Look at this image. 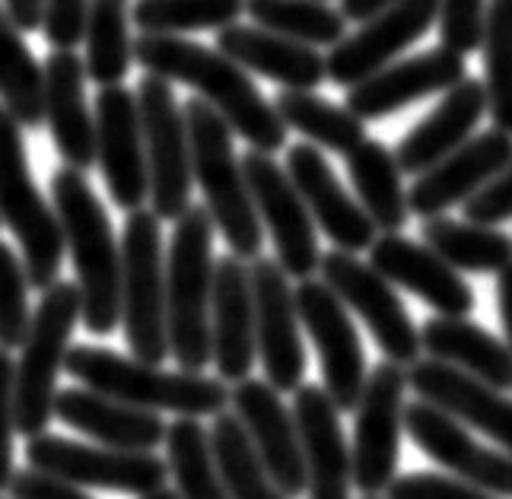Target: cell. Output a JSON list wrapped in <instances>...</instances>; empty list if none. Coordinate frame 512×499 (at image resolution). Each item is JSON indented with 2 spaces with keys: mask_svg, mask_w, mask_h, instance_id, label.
I'll list each match as a JSON object with an SVG mask.
<instances>
[{
  "mask_svg": "<svg viewBox=\"0 0 512 499\" xmlns=\"http://www.w3.org/2000/svg\"><path fill=\"white\" fill-rule=\"evenodd\" d=\"M131 51L134 61L150 74L194 89L198 99L229 124V131L249 144V150L277 153L287 147V124L261 96L245 67L226 58L220 48H207L182 35L144 32L137 42H131Z\"/></svg>",
  "mask_w": 512,
  "mask_h": 499,
  "instance_id": "obj_1",
  "label": "cell"
},
{
  "mask_svg": "<svg viewBox=\"0 0 512 499\" xmlns=\"http://www.w3.org/2000/svg\"><path fill=\"white\" fill-rule=\"evenodd\" d=\"M51 201L64 248L74 258L80 290V322L90 334H112L121 325V245L105 207L80 169L51 175Z\"/></svg>",
  "mask_w": 512,
  "mask_h": 499,
  "instance_id": "obj_2",
  "label": "cell"
},
{
  "mask_svg": "<svg viewBox=\"0 0 512 499\" xmlns=\"http://www.w3.org/2000/svg\"><path fill=\"white\" fill-rule=\"evenodd\" d=\"M64 369L86 388L156 414L214 417L226 411L229 404V391L223 379H210L204 372L188 369L169 372L156 363H144L137 356H121L115 350L93 344L70 347Z\"/></svg>",
  "mask_w": 512,
  "mask_h": 499,
  "instance_id": "obj_3",
  "label": "cell"
},
{
  "mask_svg": "<svg viewBox=\"0 0 512 499\" xmlns=\"http://www.w3.org/2000/svg\"><path fill=\"white\" fill-rule=\"evenodd\" d=\"M182 115L191 147V178H198L201 185L210 223L226 239L233 255H239L242 261L258 258L264 245V226L258 220L249 182H245L242 163L233 147V131L198 96L185 102Z\"/></svg>",
  "mask_w": 512,
  "mask_h": 499,
  "instance_id": "obj_4",
  "label": "cell"
},
{
  "mask_svg": "<svg viewBox=\"0 0 512 499\" xmlns=\"http://www.w3.org/2000/svg\"><path fill=\"white\" fill-rule=\"evenodd\" d=\"M210 287H214V223L204 207H188L166 252V331L179 369L210 363Z\"/></svg>",
  "mask_w": 512,
  "mask_h": 499,
  "instance_id": "obj_5",
  "label": "cell"
},
{
  "mask_svg": "<svg viewBox=\"0 0 512 499\" xmlns=\"http://www.w3.org/2000/svg\"><path fill=\"white\" fill-rule=\"evenodd\" d=\"M80 322V290L70 280H55L42 290L39 309L29 315V328L13 363V417L16 433L32 439L55 420L51 407L58 395V376L64 369L70 337Z\"/></svg>",
  "mask_w": 512,
  "mask_h": 499,
  "instance_id": "obj_6",
  "label": "cell"
},
{
  "mask_svg": "<svg viewBox=\"0 0 512 499\" xmlns=\"http://www.w3.org/2000/svg\"><path fill=\"white\" fill-rule=\"evenodd\" d=\"M0 223L10 226L23 248L29 287L48 290L58 280L64 261L61 223L32 178L23 128L4 105H0Z\"/></svg>",
  "mask_w": 512,
  "mask_h": 499,
  "instance_id": "obj_7",
  "label": "cell"
},
{
  "mask_svg": "<svg viewBox=\"0 0 512 499\" xmlns=\"http://www.w3.org/2000/svg\"><path fill=\"white\" fill-rule=\"evenodd\" d=\"M121 322L131 356L160 366L169 356L166 331V248L153 210L137 207L121 236Z\"/></svg>",
  "mask_w": 512,
  "mask_h": 499,
  "instance_id": "obj_8",
  "label": "cell"
},
{
  "mask_svg": "<svg viewBox=\"0 0 512 499\" xmlns=\"http://www.w3.org/2000/svg\"><path fill=\"white\" fill-rule=\"evenodd\" d=\"M29 468L61 477L83 490H109L125 496H144L166 487L169 468L166 458L156 452L112 449V445L70 442L64 436H51L48 430L26 442Z\"/></svg>",
  "mask_w": 512,
  "mask_h": 499,
  "instance_id": "obj_9",
  "label": "cell"
},
{
  "mask_svg": "<svg viewBox=\"0 0 512 499\" xmlns=\"http://www.w3.org/2000/svg\"><path fill=\"white\" fill-rule=\"evenodd\" d=\"M137 112L144 131V156L150 178V210L175 223L191 207V147L185 115L175 105L169 80L147 74L137 86Z\"/></svg>",
  "mask_w": 512,
  "mask_h": 499,
  "instance_id": "obj_10",
  "label": "cell"
},
{
  "mask_svg": "<svg viewBox=\"0 0 512 499\" xmlns=\"http://www.w3.org/2000/svg\"><path fill=\"white\" fill-rule=\"evenodd\" d=\"M404 391L408 372L385 360L366 372L360 401L353 407V445H350V480L363 496H379L395 480L398 445L404 430Z\"/></svg>",
  "mask_w": 512,
  "mask_h": 499,
  "instance_id": "obj_11",
  "label": "cell"
},
{
  "mask_svg": "<svg viewBox=\"0 0 512 499\" xmlns=\"http://www.w3.org/2000/svg\"><path fill=\"white\" fill-rule=\"evenodd\" d=\"M299 325L306 328L309 341L315 344L322 366V379L331 404L341 414H353L366 382V353L357 334V325L344 302L334 296L325 280L306 277L293 290Z\"/></svg>",
  "mask_w": 512,
  "mask_h": 499,
  "instance_id": "obj_12",
  "label": "cell"
},
{
  "mask_svg": "<svg viewBox=\"0 0 512 499\" xmlns=\"http://www.w3.org/2000/svg\"><path fill=\"white\" fill-rule=\"evenodd\" d=\"M319 271L334 296L347 306V312H357L363 318L385 360L398 366H411L420 360V331L411 322V312L404 309L395 287L373 264H363L357 255L334 248L319 258Z\"/></svg>",
  "mask_w": 512,
  "mask_h": 499,
  "instance_id": "obj_13",
  "label": "cell"
},
{
  "mask_svg": "<svg viewBox=\"0 0 512 499\" xmlns=\"http://www.w3.org/2000/svg\"><path fill=\"white\" fill-rule=\"evenodd\" d=\"M245 182H249L252 201L258 210L261 226L271 233V242L277 248V264L284 267L287 277L306 280L319 271V236L309 210L299 198L296 185L290 182L287 169L277 166L271 153L249 150L242 159Z\"/></svg>",
  "mask_w": 512,
  "mask_h": 499,
  "instance_id": "obj_14",
  "label": "cell"
},
{
  "mask_svg": "<svg viewBox=\"0 0 512 499\" xmlns=\"http://www.w3.org/2000/svg\"><path fill=\"white\" fill-rule=\"evenodd\" d=\"M252 302H255V350L264 366V382L284 391H296L306 376V347L299 334L296 299L287 271L274 258H255Z\"/></svg>",
  "mask_w": 512,
  "mask_h": 499,
  "instance_id": "obj_15",
  "label": "cell"
},
{
  "mask_svg": "<svg viewBox=\"0 0 512 499\" xmlns=\"http://www.w3.org/2000/svg\"><path fill=\"white\" fill-rule=\"evenodd\" d=\"M401 423L417 442V449L433 458L436 465L449 468L452 477H462L500 499H512V458L506 452L474 442L462 420H455L443 407L420 398L404 404Z\"/></svg>",
  "mask_w": 512,
  "mask_h": 499,
  "instance_id": "obj_16",
  "label": "cell"
},
{
  "mask_svg": "<svg viewBox=\"0 0 512 499\" xmlns=\"http://www.w3.org/2000/svg\"><path fill=\"white\" fill-rule=\"evenodd\" d=\"M96 163L109 188V198L121 210L144 207L150 194L144 131H140L137 96L125 86H99L96 96Z\"/></svg>",
  "mask_w": 512,
  "mask_h": 499,
  "instance_id": "obj_17",
  "label": "cell"
},
{
  "mask_svg": "<svg viewBox=\"0 0 512 499\" xmlns=\"http://www.w3.org/2000/svg\"><path fill=\"white\" fill-rule=\"evenodd\" d=\"M436 7L439 0H398L373 20L360 23L350 39L344 35L338 45H331L325 77L338 86H353L373 77L436 26Z\"/></svg>",
  "mask_w": 512,
  "mask_h": 499,
  "instance_id": "obj_18",
  "label": "cell"
},
{
  "mask_svg": "<svg viewBox=\"0 0 512 499\" xmlns=\"http://www.w3.org/2000/svg\"><path fill=\"white\" fill-rule=\"evenodd\" d=\"M233 414L249 433L261 465L268 468L277 490L287 499H299L306 493V461L299 445L293 411L280 401V391L264 379H242L229 391Z\"/></svg>",
  "mask_w": 512,
  "mask_h": 499,
  "instance_id": "obj_19",
  "label": "cell"
},
{
  "mask_svg": "<svg viewBox=\"0 0 512 499\" xmlns=\"http://www.w3.org/2000/svg\"><path fill=\"white\" fill-rule=\"evenodd\" d=\"M287 175L303 198L312 223L328 236V242L341 252H366L376 242L379 226L360 207L357 198H350L341 178L334 175L328 156L312 144H296L287 150Z\"/></svg>",
  "mask_w": 512,
  "mask_h": 499,
  "instance_id": "obj_20",
  "label": "cell"
},
{
  "mask_svg": "<svg viewBox=\"0 0 512 499\" xmlns=\"http://www.w3.org/2000/svg\"><path fill=\"white\" fill-rule=\"evenodd\" d=\"M258 360L255 350V302L252 274L239 255L214 261V287H210V363L223 382H242L252 376Z\"/></svg>",
  "mask_w": 512,
  "mask_h": 499,
  "instance_id": "obj_21",
  "label": "cell"
},
{
  "mask_svg": "<svg viewBox=\"0 0 512 499\" xmlns=\"http://www.w3.org/2000/svg\"><path fill=\"white\" fill-rule=\"evenodd\" d=\"M512 159V134L490 128L478 137H468L462 147H455L436 166L417 175L408 191V210L417 217H439L449 207L465 204L471 194H478L493 175L503 172Z\"/></svg>",
  "mask_w": 512,
  "mask_h": 499,
  "instance_id": "obj_22",
  "label": "cell"
},
{
  "mask_svg": "<svg viewBox=\"0 0 512 499\" xmlns=\"http://www.w3.org/2000/svg\"><path fill=\"white\" fill-rule=\"evenodd\" d=\"M465 70V55L439 45L433 51H423V55L385 64L373 77L347 86V109L360 121H379L395 115L404 105L446 93L449 86L468 77Z\"/></svg>",
  "mask_w": 512,
  "mask_h": 499,
  "instance_id": "obj_23",
  "label": "cell"
},
{
  "mask_svg": "<svg viewBox=\"0 0 512 499\" xmlns=\"http://www.w3.org/2000/svg\"><path fill=\"white\" fill-rule=\"evenodd\" d=\"M293 420L306 461V496L350 499V442L328 391L322 385H299L293 391Z\"/></svg>",
  "mask_w": 512,
  "mask_h": 499,
  "instance_id": "obj_24",
  "label": "cell"
},
{
  "mask_svg": "<svg viewBox=\"0 0 512 499\" xmlns=\"http://www.w3.org/2000/svg\"><path fill=\"white\" fill-rule=\"evenodd\" d=\"M408 388L417 391V398L443 407L455 420L500 442V449L512 458V401L506 391L490 388L439 360H414L408 369Z\"/></svg>",
  "mask_w": 512,
  "mask_h": 499,
  "instance_id": "obj_25",
  "label": "cell"
},
{
  "mask_svg": "<svg viewBox=\"0 0 512 499\" xmlns=\"http://www.w3.org/2000/svg\"><path fill=\"white\" fill-rule=\"evenodd\" d=\"M369 264L392 287H401L427 302L436 315H468L474 309L471 287L430 245L404 239L401 233H382L369 245Z\"/></svg>",
  "mask_w": 512,
  "mask_h": 499,
  "instance_id": "obj_26",
  "label": "cell"
},
{
  "mask_svg": "<svg viewBox=\"0 0 512 499\" xmlns=\"http://www.w3.org/2000/svg\"><path fill=\"white\" fill-rule=\"evenodd\" d=\"M45 121L61 159L86 172L96 163V118L86 105V67L74 48H55L42 67Z\"/></svg>",
  "mask_w": 512,
  "mask_h": 499,
  "instance_id": "obj_27",
  "label": "cell"
},
{
  "mask_svg": "<svg viewBox=\"0 0 512 499\" xmlns=\"http://www.w3.org/2000/svg\"><path fill=\"white\" fill-rule=\"evenodd\" d=\"M51 414L70 430L83 433L99 445H112V449L153 452L166 439V420L156 411L131 407L86 385L58 391Z\"/></svg>",
  "mask_w": 512,
  "mask_h": 499,
  "instance_id": "obj_28",
  "label": "cell"
},
{
  "mask_svg": "<svg viewBox=\"0 0 512 499\" xmlns=\"http://www.w3.org/2000/svg\"><path fill=\"white\" fill-rule=\"evenodd\" d=\"M484 115H487V89L481 80L462 77L455 86H449L443 102L420 124H414L395 147L401 175H420L430 166H436L439 159L465 144Z\"/></svg>",
  "mask_w": 512,
  "mask_h": 499,
  "instance_id": "obj_29",
  "label": "cell"
},
{
  "mask_svg": "<svg viewBox=\"0 0 512 499\" xmlns=\"http://www.w3.org/2000/svg\"><path fill=\"white\" fill-rule=\"evenodd\" d=\"M214 45L239 67L268 77L284 89H315L325 80V58L319 55V48L284 39L261 26L229 23L217 29Z\"/></svg>",
  "mask_w": 512,
  "mask_h": 499,
  "instance_id": "obj_30",
  "label": "cell"
},
{
  "mask_svg": "<svg viewBox=\"0 0 512 499\" xmlns=\"http://www.w3.org/2000/svg\"><path fill=\"white\" fill-rule=\"evenodd\" d=\"M420 331V350L449 363L490 388L512 391V350L465 315H436Z\"/></svg>",
  "mask_w": 512,
  "mask_h": 499,
  "instance_id": "obj_31",
  "label": "cell"
},
{
  "mask_svg": "<svg viewBox=\"0 0 512 499\" xmlns=\"http://www.w3.org/2000/svg\"><path fill=\"white\" fill-rule=\"evenodd\" d=\"M347 175L360 207L373 217L379 233H401L408 223V191L401 182V169L395 150L382 140L363 137L357 147L347 153Z\"/></svg>",
  "mask_w": 512,
  "mask_h": 499,
  "instance_id": "obj_32",
  "label": "cell"
},
{
  "mask_svg": "<svg viewBox=\"0 0 512 499\" xmlns=\"http://www.w3.org/2000/svg\"><path fill=\"white\" fill-rule=\"evenodd\" d=\"M420 236L423 245H430L458 274H497L512 261V239L497 226L452 220L439 213V217L423 220Z\"/></svg>",
  "mask_w": 512,
  "mask_h": 499,
  "instance_id": "obj_33",
  "label": "cell"
},
{
  "mask_svg": "<svg viewBox=\"0 0 512 499\" xmlns=\"http://www.w3.org/2000/svg\"><path fill=\"white\" fill-rule=\"evenodd\" d=\"M207 436L229 499H287L277 490L268 468L261 465L255 445L236 414H214V426L207 430Z\"/></svg>",
  "mask_w": 512,
  "mask_h": 499,
  "instance_id": "obj_34",
  "label": "cell"
},
{
  "mask_svg": "<svg viewBox=\"0 0 512 499\" xmlns=\"http://www.w3.org/2000/svg\"><path fill=\"white\" fill-rule=\"evenodd\" d=\"M166 468L179 499H229L210 449V436L198 417L166 423Z\"/></svg>",
  "mask_w": 512,
  "mask_h": 499,
  "instance_id": "obj_35",
  "label": "cell"
},
{
  "mask_svg": "<svg viewBox=\"0 0 512 499\" xmlns=\"http://www.w3.org/2000/svg\"><path fill=\"white\" fill-rule=\"evenodd\" d=\"M274 112L287 128H296L309 144L328 153L347 156L366 137V121L350 109L319 99L312 89H284L274 102Z\"/></svg>",
  "mask_w": 512,
  "mask_h": 499,
  "instance_id": "obj_36",
  "label": "cell"
},
{
  "mask_svg": "<svg viewBox=\"0 0 512 499\" xmlns=\"http://www.w3.org/2000/svg\"><path fill=\"white\" fill-rule=\"evenodd\" d=\"M0 99L20 128H42V64L29 51L23 32L0 7Z\"/></svg>",
  "mask_w": 512,
  "mask_h": 499,
  "instance_id": "obj_37",
  "label": "cell"
},
{
  "mask_svg": "<svg viewBox=\"0 0 512 499\" xmlns=\"http://www.w3.org/2000/svg\"><path fill=\"white\" fill-rule=\"evenodd\" d=\"M86 77L96 86L125 83L134 51L128 39V0H90L83 26Z\"/></svg>",
  "mask_w": 512,
  "mask_h": 499,
  "instance_id": "obj_38",
  "label": "cell"
},
{
  "mask_svg": "<svg viewBox=\"0 0 512 499\" xmlns=\"http://www.w3.org/2000/svg\"><path fill=\"white\" fill-rule=\"evenodd\" d=\"M249 20L284 39L312 48H331L344 39L347 20L328 0H245Z\"/></svg>",
  "mask_w": 512,
  "mask_h": 499,
  "instance_id": "obj_39",
  "label": "cell"
},
{
  "mask_svg": "<svg viewBox=\"0 0 512 499\" xmlns=\"http://www.w3.org/2000/svg\"><path fill=\"white\" fill-rule=\"evenodd\" d=\"M481 51L490 121L493 128L512 134V0H487Z\"/></svg>",
  "mask_w": 512,
  "mask_h": 499,
  "instance_id": "obj_40",
  "label": "cell"
},
{
  "mask_svg": "<svg viewBox=\"0 0 512 499\" xmlns=\"http://www.w3.org/2000/svg\"><path fill=\"white\" fill-rule=\"evenodd\" d=\"M245 13V0H137L131 20L140 32L179 35L223 29Z\"/></svg>",
  "mask_w": 512,
  "mask_h": 499,
  "instance_id": "obj_41",
  "label": "cell"
},
{
  "mask_svg": "<svg viewBox=\"0 0 512 499\" xmlns=\"http://www.w3.org/2000/svg\"><path fill=\"white\" fill-rule=\"evenodd\" d=\"M29 328V280L23 258L7 242H0V347L23 344Z\"/></svg>",
  "mask_w": 512,
  "mask_h": 499,
  "instance_id": "obj_42",
  "label": "cell"
},
{
  "mask_svg": "<svg viewBox=\"0 0 512 499\" xmlns=\"http://www.w3.org/2000/svg\"><path fill=\"white\" fill-rule=\"evenodd\" d=\"M484 20H487V0H439L436 7L439 45L458 51V55L481 51Z\"/></svg>",
  "mask_w": 512,
  "mask_h": 499,
  "instance_id": "obj_43",
  "label": "cell"
},
{
  "mask_svg": "<svg viewBox=\"0 0 512 499\" xmlns=\"http://www.w3.org/2000/svg\"><path fill=\"white\" fill-rule=\"evenodd\" d=\"M382 493L385 499H500L481 487L468 484L462 477H446L433 471L395 477Z\"/></svg>",
  "mask_w": 512,
  "mask_h": 499,
  "instance_id": "obj_44",
  "label": "cell"
},
{
  "mask_svg": "<svg viewBox=\"0 0 512 499\" xmlns=\"http://www.w3.org/2000/svg\"><path fill=\"white\" fill-rule=\"evenodd\" d=\"M462 210H465V220L484 223V226H500L512 220V159L478 194H471L462 204Z\"/></svg>",
  "mask_w": 512,
  "mask_h": 499,
  "instance_id": "obj_45",
  "label": "cell"
},
{
  "mask_svg": "<svg viewBox=\"0 0 512 499\" xmlns=\"http://www.w3.org/2000/svg\"><path fill=\"white\" fill-rule=\"evenodd\" d=\"M86 7H90V0H45L42 32H45L48 45L77 48L83 42Z\"/></svg>",
  "mask_w": 512,
  "mask_h": 499,
  "instance_id": "obj_46",
  "label": "cell"
},
{
  "mask_svg": "<svg viewBox=\"0 0 512 499\" xmlns=\"http://www.w3.org/2000/svg\"><path fill=\"white\" fill-rule=\"evenodd\" d=\"M13 436H16L13 360H10V350L0 347V493L7 490L10 477H13Z\"/></svg>",
  "mask_w": 512,
  "mask_h": 499,
  "instance_id": "obj_47",
  "label": "cell"
},
{
  "mask_svg": "<svg viewBox=\"0 0 512 499\" xmlns=\"http://www.w3.org/2000/svg\"><path fill=\"white\" fill-rule=\"evenodd\" d=\"M7 490L13 499H93L90 493H83V487H74L61 477L42 474L35 468L13 471Z\"/></svg>",
  "mask_w": 512,
  "mask_h": 499,
  "instance_id": "obj_48",
  "label": "cell"
},
{
  "mask_svg": "<svg viewBox=\"0 0 512 499\" xmlns=\"http://www.w3.org/2000/svg\"><path fill=\"white\" fill-rule=\"evenodd\" d=\"M4 10L20 32H35L42 29V10L45 0H4Z\"/></svg>",
  "mask_w": 512,
  "mask_h": 499,
  "instance_id": "obj_49",
  "label": "cell"
},
{
  "mask_svg": "<svg viewBox=\"0 0 512 499\" xmlns=\"http://www.w3.org/2000/svg\"><path fill=\"white\" fill-rule=\"evenodd\" d=\"M497 306H500V322L506 334V347L512 350V261L497 271Z\"/></svg>",
  "mask_w": 512,
  "mask_h": 499,
  "instance_id": "obj_50",
  "label": "cell"
},
{
  "mask_svg": "<svg viewBox=\"0 0 512 499\" xmlns=\"http://www.w3.org/2000/svg\"><path fill=\"white\" fill-rule=\"evenodd\" d=\"M392 4H398V0H341V13H344V20H350V23H366V20H373L376 13L388 10Z\"/></svg>",
  "mask_w": 512,
  "mask_h": 499,
  "instance_id": "obj_51",
  "label": "cell"
},
{
  "mask_svg": "<svg viewBox=\"0 0 512 499\" xmlns=\"http://www.w3.org/2000/svg\"><path fill=\"white\" fill-rule=\"evenodd\" d=\"M140 499H179V493H175V490H166V487H160V490H153V493H144Z\"/></svg>",
  "mask_w": 512,
  "mask_h": 499,
  "instance_id": "obj_52",
  "label": "cell"
},
{
  "mask_svg": "<svg viewBox=\"0 0 512 499\" xmlns=\"http://www.w3.org/2000/svg\"><path fill=\"white\" fill-rule=\"evenodd\" d=\"M363 499H379V496H363Z\"/></svg>",
  "mask_w": 512,
  "mask_h": 499,
  "instance_id": "obj_53",
  "label": "cell"
},
{
  "mask_svg": "<svg viewBox=\"0 0 512 499\" xmlns=\"http://www.w3.org/2000/svg\"><path fill=\"white\" fill-rule=\"evenodd\" d=\"M0 226H4V223H0Z\"/></svg>",
  "mask_w": 512,
  "mask_h": 499,
  "instance_id": "obj_54",
  "label": "cell"
}]
</instances>
